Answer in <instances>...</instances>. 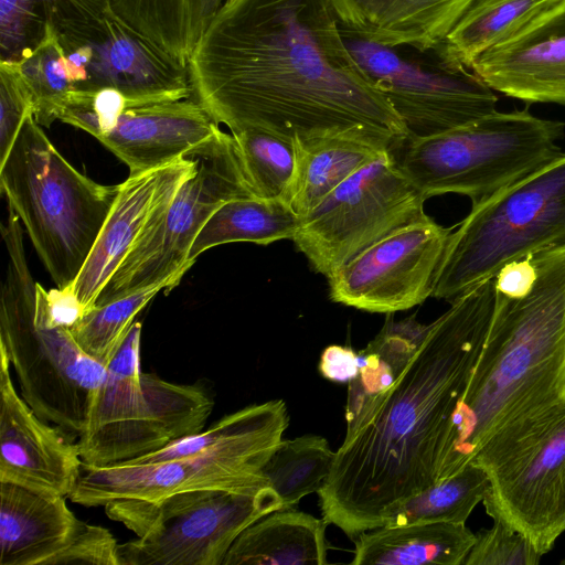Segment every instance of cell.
Returning <instances> with one entry per match:
<instances>
[{"label":"cell","mask_w":565,"mask_h":565,"mask_svg":"<svg viewBox=\"0 0 565 565\" xmlns=\"http://www.w3.org/2000/svg\"><path fill=\"white\" fill-rule=\"evenodd\" d=\"M186 71L192 97L231 132L347 135L390 151L409 136L347 46L331 0H224Z\"/></svg>","instance_id":"cell-1"},{"label":"cell","mask_w":565,"mask_h":565,"mask_svg":"<svg viewBox=\"0 0 565 565\" xmlns=\"http://www.w3.org/2000/svg\"><path fill=\"white\" fill-rule=\"evenodd\" d=\"M495 277L466 290L428 324L396 380L347 425L317 492L324 521L354 540L382 512L435 484L457 405L495 307Z\"/></svg>","instance_id":"cell-2"},{"label":"cell","mask_w":565,"mask_h":565,"mask_svg":"<svg viewBox=\"0 0 565 565\" xmlns=\"http://www.w3.org/2000/svg\"><path fill=\"white\" fill-rule=\"evenodd\" d=\"M536 277L497 294L482 350L454 413L435 483L463 469L497 433L565 401V244L532 255Z\"/></svg>","instance_id":"cell-3"},{"label":"cell","mask_w":565,"mask_h":565,"mask_svg":"<svg viewBox=\"0 0 565 565\" xmlns=\"http://www.w3.org/2000/svg\"><path fill=\"white\" fill-rule=\"evenodd\" d=\"M288 424L282 399L246 406L157 451L108 466L83 463L68 498L104 507L116 499L153 501L193 490L257 491L269 486L263 470Z\"/></svg>","instance_id":"cell-4"},{"label":"cell","mask_w":565,"mask_h":565,"mask_svg":"<svg viewBox=\"0 0 565 565\" xmlns=\"http://www.w3.org/2000/svg\"><path fill=\"white\" fill-rule=\"evenodd\" d=\"M1 234L8 260L0 299V350L35 414L78 438L106 366L83 352L70 329L50 321L29 269L21 221L9 205Z\"/></svg>","instance_id":"cell-5"},{"label":"cell","mask_w":565,"mask_h":565,"mask_svg":"<svg viewBox=\"0 0 565 565\" xmlns=\"http://www.w3.org/2000/svg\"><path fill=\"white\" fill-rule=\"evenodd\" d=\"M0 189L56 287H72L119 184L97 183L75 169L31 115L0 164Z\"/></svg>","instance_id":"cell-6"},{"label":"cell","mask_w":565,"mask_h":565,"mask_svg":"<svg viewBox=\"0 0 565 565\" xmlns=\"http://www.w3.org/2000/svg\"><path fill=\"white\" fill-rule=\"evenodd\" d=\"M564 136V121L527 108L494 110L441 134L408 136L391 152L426 200L456 193L475 206L562 154Z\"/></svg>","instance_id":"cell-7"},{"label":"cell","mask_w":565,"mask_h":565,"mask_svg":"<svg viewBox=\"0 0 565 565\" xmlns=\"http://www.w3.org/2000/svg\"><path fill=\"white\" fill-rule=\"evenodd\" d=\"M141 323L135 321L106 366L77 446L84 465L120 463L200 433L214 401L200 384L166 381L140 367Z\"/></svg>","instance_id":"cell-8"},{"label":"cell","mask_w":565,"mask_h":565,"mask_svg":"<svg viewBox=\"0 0 565 565\" xmlns=\"http://www.w3.org/2000/svg\"><path fill=\"white\" fill-rule=\"evenodd\" d=\"M565 244V152L471 207L451 231L433 297L452 301L508 263Z\"/></svg>","instance_id":"cell-9"},{"label":"cell","mask_w":565,"mask_h":565,"mask_svg":"<svg viewBox=\"0 0 565 565\" xmlns=\"http://www.w3.org/2000/svg\"><path fill=\"white\" fill-rule=\"evenodd\" d=\"M104 509L137 536L119 544V565H222L239 534L282 510L284 502L266 486L184 491L153 501L116 499Z\"/></svg>","instance_id":"cell-10"},{"label":"cell","mask_w":565,"mask_h":565,"mask_svg":"<svg viewBox=\"0 0 565 565\" xmlns=\"http://www.w3.org/2000/svg\"><path fill=\"white\" fill-rule=\"evenodd\" d=\"M470 462L489 478L487 514L551 551L565 532V401L497 433Z\"/></svg>","instance_id":"cell-11"},{"label":"cell","mask_w":565,"mask_h":565,"mask_svg":"<svg viewBox=\"0 0 565 565\" xmlns=\"http://www.w3.org/2000/svg\"><path fill=\"white\" fill-rule=\"evenodd\" d=\"M190 152L198 161L195 172L151 218L95 306L163 281L178 285L190 268L186 263L190 248L214 211L227 201L254 196L232 134L218 128Z\"/></svg>","instance_id":"cell-12"},{"label":"cell","mask_w":565,"mask_h":565,"mask_svg":"<svg viewBox=\"0 0 565 565\" xmlns=\"http://www.w3.org/2000/svg\"><path fill=\"white\" fill-rule=\"evenodd\" d=\"M425 201L388 151L301 216L292 241L313 270L328 277L383 237L425 216Z\"/></svg>","instance_id":"cell-13"},{"label":"cell","mask_w":565,"mask_h":565,"mask_svg":"<svg viewBox=\"0 0 565 565\" xmlns=\"http://www.w3.org/2000/svg\"><path fill=\"white\" fill-rule=\"evenodd\" d=\"M355 61L374 81L411 137L441 134L497 110L498 97L471 70L443 61L408 57L356 36L340 25Z\"/></svg>","instance_id":"cell-14"},{"label":"cell","mask_w":565,"mask_h":565,"mask_svg":"<svg viewBox=\"0 0 565 565\" xmlns=\"http://www.w3.org/2000/svg\"><path fill=\"white\" fill-rule=\"evenodd\" d=\"M452 228L427 214L383 237L328 276L334 302L376 313H394L433 296Z\"/></svg>","instance_id":"cell-15"},{"label":"cell","mask_w":565,"mask_h":565,"mask_svg":"<svg viewBox=\"0 0 565 565\" xmlns=\"http://www.w3.org/2000/svg\"><path fill=\"white\" fill-rule=\"evenodd\" d=\"M10 366L0 350V481L70 497L83 466L77 443L18 394Z\"/></svg>","instance_id":"cell-16"},{"label":"cell","mask_w":565,"mask_h":565,"mask_svg":"<svg viewBox=\"0 0 565 565\" xmlns=\"http://www.w3.org/2000/svg\"><path fill=\"white\" fill-rule=\"evenodd\" d=\"M192 152L163 167L129 174L77 279L72 286L84 313L95 302L114 273L149 224L163 210L180 185L196 170Z\"/></svg>","instance_id":"cell-17"},{"label":"cell","mask_w":565,"mask_h":565,"mask_svg":"<svg viewBox=\"0 0 565 565\" xmlns=\"http://www.w3.org/2000/svg\"><path fill=\"white\" fill-rule=\"evenodd\" d=\"M490 88L526 104L565 106V0L483 52L471 68Z\"/></svg>","instance_id":"cell-18"},{"label":"cell","mask_w":565,"mask_h":565,"mask_svg":"<svg viewBox=\"0 0 565 565\" xmlns=\"http://www.w3.org/2000/svg\"><path fill=\"white\" fill-rule=\"evenodd\" d=\"M89 44L86 81L77 88H116L131 108L192 97L186 68L124 22L110 4L103 33Z\"/></svg>","instance_id":"cell-19"},{"label":"cell","mask_w":565,"mask_h":565,"mask_svg":"<svg viewBox=\"0 0 565 565\" xmlns=\"http://www.w3.org/2000/svg\"><path fill=\"white\" fill-rule=\"evenodd\" d=\"M220 128L193 97L125 110L96 139L129 168L147 172L185 156Z\"/></svg>","instance_id":"cell-20"},{"label":"cell","mask_w":565,"mask_h":565,"mask_svg":"<svg viewBox=\"0 0 565 565\" xmlns=\"http://www.w3.org/2000/svg\"><path fill=\"white\" fill-rule=\"evenodd\" d=\"M340 25L366 41L437 49L473 0H331Z\"/></svg>","instance_id":"cell-21"},{"label":"cell","mask_w":565,"mask_h":565,"mask_svg":"<svg viewBox=\"0 0 565 565\" xmlns=\"http://www.w3.org/2000/svg\"><path fill=\"white\" fill-rule=\"evenodd\" d=\"M76 522L64 495L0 481V565H46Z\"/></svg>","instance_id":"cell-22"},{"label":"cell","mask_w":565,"mask_h":565,"mask_svg":"<svg viewBox=\"0 0 565 565\" xmlns=\"http://www.w3.org/2000/svg\"><path fill=\"white\" fill-rule=\"evenodd\" d=\"M110 0H0V60H18L40 42L46 24L65 51L89 44L104 31Z\"/></svg>","instance_id":"cell-23"},{"label":"cell","mask_w":565,"mask_h":565,"mask_svg":"<svg viewBox=\"0 0 565 565\" xmlns=\"http://www.w3.org/2000/svg\"><path fill=\"white\" fill-rule=\"evenodd\" d=\"M353 565H463L476 534L466 523L381 526L354 540Z\"/></svg>","instance_id":"cell-24"},{"label":"cell","mask_w":565,"mask_h":565,"mask_svg":"<svg viewBox=\"0 0 565 565\" xmlns=\"http://www.w3.org/2000/svg\"><path fill=\"white\" fill-rule=\"evenodd\" d=\"M327 525L294 508L274 511L239 534L222 565H324Z\"/></svg>","instance_id":"cell-25"},{"label":"cell","mask_w":565,"mask_h":565,"mask_svg":"<svg viewBox=\"0 0 565 565\" xmlns=\"http://www.w3.org/2000/svg\"><path fill=\"white\" fill-rule=\"evenodd\" d=\"M295 143L297 167L289 204L300 216L356 171L390 151L377 142L347 135L295 139Z\"/></svg>","instance_id":"cell-26"},{"label":"cell","mask_w":565,"mask_h":565,"mask_svg":"<svg viewBox=\"0 0 565 565\" xmlns=\"http://www.w3.org/2000/svg\"><path fill=\"white\" fill-rule=\"evenodd\" d=\"M224 0H110L130 28L186 68L190 56Z\"/></svg>","instance_id":"cell-27"},{"label":"cell","mask_w":565,"mask_h":565,"mask_svg":"<svg viewBox=\"0 0 565 565\" xmlns=\"http://www.w3.org/2000/svg\"><path fill=\"white\" fill-rule=\"evenodd\" d=\"M301 216L284 200L239 198L225 202L206 221L195 237L186 263L211 247L227 243L247 242L269 245L292 239Z\"/></svg>","instance_id":"cell-28"},{"label":"cell","mask_w":565,"mask_h":565,"mask_svg":"<svg viewBox=\"0 0 565 565\" xmlns=\"http://www.w3.org/2000/svg\"><path fill=\"white\" fill-rule=\"evenodd\" d=\"M556 0H473L435 49L446 63L471 68L483 52L524 28Z\"/></svg>","instance_id":"cell-29"},{"label":"cell","mask_w":565,"mask_h":565,"mask_svg":"<svg viewBox=\"0 0 565 565\" xmlns=\"http://www.w3.org/2000/svg\"><path fill=\"white\" fill-rule=\"evenodd\" d=\"M428 324L419 323L415 315L395 321L387 313L385 324L365 349L358 353L359 373L348 384L347 425L397 377L416 351Z\"/></svg>","instance_id":"cell-30"},{"label":"cell","mask_w":565,"mask_h":565,"mask_svg":"<svg viewBox=\"0 0 565 565\" xmlns=\"http://www.w3.org/2000/svg\"><path fill=\"white\" fill-rule=\"evenodd\" d=\"M488 488L487 472L470 462L456 475L387 507L382 512L381 526L466 523L473 509L482 502Z\"/></svg>","instance_id":"cell-31"},{"label":"cell","mask_w":565,"mask_h":565,"mask_svg":"<svg viewBox=\"0 0 565 565\" xmlns=\"http://www.w3.org/2000/svg\"><path fill=\"white\" fill-rule=\"evenodd\" d=\"M334 458L335 452L324 437L309 434L282 439L263 472L282 499L284 509H292L303 497L320 490Z\"/></svg>","instance_id":"cell-32"},{"label":"cell","mask_w":565,"mask_h":565,"mask_svg":"<svg viewBox=\"0 0 565 565\" xmlns=\"http://www.w3.org/2000/svg\"><path fill=\"white\" fill-rule=\"evenodd\" d=\"M231 134L253 195L289 203L297 167L295 140L257 128Z\"/></svg>","instance_id":"cell-33"},{"label":"cell","mask_w":565,"mask_h":565,"mask_svg":"<svg viewBox=\"0 0 565 565\" xmlns=\"http://www.w3.org/2000/svg\"><path fill=\"white\" fill-rule=\"evenodd\" d=\"M171 280L95 306L70 329L78 347L107 366L135 322L136 316L162 289L173 288Z\"/></svg>","instance_id":"cell-34"},{"label":"cell","mask_w":565,"mask_h":565,"mask_svg":"<svg viewBox=\"0 0 565 565\" xmlns=\"http://www.w3.org/2000/svg\"><path fill=\"white\" fill-rule=\"evenodd\" d=\"M64 57L58 34L46 24L40 42L17 60L33 94L34 119L44 127L56 120L60 106L74 88L65 71Z\"/></svg>","instance_id":"cell-35"},{"label":"cell","mask_w":565,"mask_h":565,"mask_svg":"<svg viewBox=\"0 0 565 565\" xmlns=\"http://www.w3.org/2000/svg\"><path fill=\"white\" fill-rule=\"evenodd\" d=\"M33 111V94L19 61L0 60V164Z\"/></svg>","instance_id":"cell-36"},{"label":"cell","mask_w":565,"mask_h":565,"mask_svg":"<svg viewBox=\"0 0 565 565\" xmlns=\"http://www.w3.org/2000/svg\"><path fill=\"white\" fill-rule=\"evenodd\" d=\"M543 555L518 531L500 520L476 534L463 565H537Z\"/></svg>","instance_id":"cell-37"},{"label":"cell","mask_w":565,"mask_h":565,"mask_svg":"<svg viewBox=\"0 0 565 565\" xmlns=\"http://www.w3.org/2000/svg\"><path fill=\"white\" fill-rule=\"evenodd\" d=\"M118 546L108 529L77 519L67 544L46 565H119Z\"/></svg>","instance_id":"cell-38"},{"label":"cell","mask_w":565,"mask_h":565,"mask_svg":"<svg viewBox=\"0 0 565 565\" xmlns=\"http://www.w3.org/2000/svg\"><path fill=\"white\" fill-rule=\"evenodd\" d=\"M38 290L52 323L71 329L84 315L83 307L73 287L53 288L46 291L39 282Z\"/></svg>","instance_id":"cell-39"},{"label":"cell","mask_w":565,"mask_h":565,"mask_svg":"<svg viewBox=\"0 0 565 565\" xmlns=\"http://www.w3.org/2000/svg\"><path fill=\"white\" fill-rule=\"evenodd\" d=\"M318 369L324 379L349 384L359 373L358 353L350 347L331 344L322 351Z\"/></svg>","instance_id":"cell-40"},{"label":"cell","mask_w":565,"mask_h":565,"mask_svg":"<svg viewBox=\"0 0 565 565\" xmlns=\"http://www.w3.org/2000/svg\"><path fill=\"white\" fill-rule=\"evenodd\" d=\"M494 277L498 294L519 296L526 292L536 277V268L532 256L505 264Z\"/></svg>","instance_id":"cell-41"},{"label":"cell","mask_w":565,"mask_h":565,"mask_svg":"<svg viewBox=\"0 0 565 565\" xmlns=\"http://www.w3.org/2000/svg\"><path fill=\"white\" fill-rule=\"evenodd\" d=\"M561 564H562V565H565V558L561 561Z\"/></svg>","instance_id":"cell-42"}]
</instances>
